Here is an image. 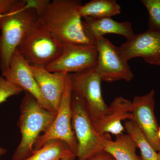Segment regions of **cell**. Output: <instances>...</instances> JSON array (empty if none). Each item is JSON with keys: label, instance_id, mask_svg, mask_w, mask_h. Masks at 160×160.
<instances>
[{"label": "cell", "instance_id": "obj_1", "mask_svg": "<svg viewBox=\"0 0 160 160\" xmlns=\"http://www.w3.org/2000/svg\"><path fill=\"white\" fill-rule=\"evenodd\" d=\"M78 0L50 1L38 19L53 36L63 44L95 45L86 34L80 14L82 5Z\"/></svg>", "mask_w": 160, "mask_h": 160}, {"label": "cell", "instance_id": "obj_2", "mask_svg": "<svg viewBox=\"0 0 160 160\" xmlns=\"http://www.w3.org/2000/svg\"><path fill=\"white\" fill-rule=\"evenodd\" d=\"M25 92L18 122L22 138L11 160H24L33 154L36 141L42 132L49 129L56 115L44 108L32 95Z\"/></svg>", "mask_w": 160, "mask_h": 160}, {"label": "cell", "instance_id": "obj_3", "mask_svg": "<svg viewBox=\"0 0 160 160\" xmlns=\"http://www.w3.org/2000/svg\"><path fill=\"white\" fill-rule=\"evenodd\" d=\"M38 19L36 12L25 1H17L9 11L0 16V69L9 68L12 55L32 23Z\"/></svg>", "mask_w": 160, "mask_h": 160}, {"label": "cell", "instance_id": "obj_4", "mask_svg": "<svg viewBox=\"0 0 160 160\" xmlns=\"http://www.w3.org/2000/svg\"><path fill=\"white\" fill-rule=\"evenodd\" d=\"M64 44L38 19L32 23L17 50L31 66L46 68L62 53Z\"/></svg>", "mask_w": 160, "mask_h": 160}, {"label": "cell", "instance_id": "obj_5", "mask_svg": "<svg viewBox=\"0 0 160 160\" xmlns=\"http://www.w3.org/2000/svg\"><path fill=\"white\" fill-rule=\"evenodd\" d=\"M72 124L77 143L76 156L77 160H86L103 151L105 135L95 129L82 98L72 92Z\"/></svg>", "mask_w": 160, "mask_h": 160}, {"label": "cell", "instance_id": "obj_6", "mask_svg": "<svg viewBox=\"0 0 160 160\" xmlns=\"http://www.w3.org/2000/svg\"><path fill=\"white\" fill-rule=\"evenodd\" d=\"M69 74L72 92L84 100L89 118L95 126L106 116L109 109L103 99L102 81L96 66Z\"/></svg>", "mask_w": 160, "mask_h": 160}, {"label": "cell", "instance_id": "obj_7", "mask_svg": "<svg viewBox=\"0 0 160 160\" xmlns=\"http://www.w3.org/2000/svg\"><path fill=\"white\" fill-rule=\"evenodd\" d=\"M72 92L69 74L55 118L49 129L41 135L36 141L33 146L34 152L41 149L49 141L58 140L66 143L76 155L77 143L72 124Z\"/></svg>", "mask_w": 160, "mask_h": 160}, {"label": "cell", "instance_id": "obj_8", "mask_svg": "<svg viewBox=\"0 0 160 160\" xmlns=\"http://www.w3.org/2000/svg\"><path fill=\"white\" fill-rule=\"evenodd\" d=\"M95 46L98 52L96 69L102 82L132 81L134 75L128 61L120 54L118 47L104 37L95 40Z\"/></svg>", "mask_w": 160, "mask_h": 160}, {"label": "cell", "instance_id": "obj_9", "mask_svg": "<svg viewBox=\"0 0 160 160\" xmlns=\"http://www.w3.org/2000/svg\"><path fill=\"white\" fill-rule=\"evenodd\" d=\"M98 57L95 45L65 43L62 54L46 68L51 72L76 73L95 67Z\"/></svg>", "mask_w": 160, "mask_h": 160}, {"label": "cell", "instance_id": "obj_10", "mask_svg": "<svg viewBox=\"0 0 160 160\" xmlns=\"http://www.w3.org/2000/svg\"><path fill=\"white\" fill-rule=\"evenodd\" d=\"M118 49L123 58L128 62L140 57L146 63L160 66V32L148 30L135 34L118 47Z\"/></svg>", "mask_w": 160, "mask_h": 160}, {"label": "cell", "instance_id": "obj_11", "mask_svg": "<svg viewBox=\"0 0 160 160\" xmlns=\"http://www.w3.org/2000/svg\"><path fill=\"white\" fill-rule=\"evenodd\" d=\"M155 91L135 96L132 102V121L136 123L152 148L160 151V141L158 137L159 126L155 114Z\"/></svg>", "mask_w": 160, "mask_h": 160}, {"label": "cell", "instance_id": "obj_12", "mask_svg": "<svg viewBox=\"0 0 160 160\" xmlns=\"http://www.w3.org/2000/svg\"><path fill=\"white\" fill-rule=\"evenodd\" d=\"M2 76L34 97L47 110L57 114L43 97L32 72L30 66L17 49L12 55L9 68Z\"/></svg>", "mask_w": 160, "mask_h": 160}, {"label": "cell", "instance_id": "obj_13", "mask_svg": "<svg viewBox=\"0 0 160 160\" xmlns=\"http://www.w3.org/2000/svg\"><path fill=\"white\" fill-rule=\"evenodd\" d=\"M30 69L43 97L57 113L69 73L51 72L45 67L30 66Z\"/></svg>", "mask_w": 160, "mask_h": 160}, {"label": "cell", "instance_id": "obj_14", "mask_svg": "<svg viewBox=\"0 0 160 160\" xmlns=\"http://www.w3.org/2000/svg\"><path fill=\"white\" fill-rule=\"evenodd\" d=\"M109 106L108 113L94 126L98 133L104 135L110 133L116 136L122 134L123 120H132V102L119 97L113 100Z\"/></svg>", "mask_w": 160, "mask_h": 160}, {"label": "cell", "instance_id": "obj_15", "mask_svg": "<svg viewBox=\"0 0 160 160\" xmlns=\"http://www.w3.org/2000/svg\"><path fill=\"white\" fill-rule=\"evenodd\" d=\"M82 24L86 34L94 43L95 40L105 35H119L129 39L135 34L130 22H118L111 18H82Z\"/></svg>", "mask_w": 160, "mask_h": 160}, {"label": "cell", "instance_id": "obj_16", "mask_svg": "<svg viewBox=\"0 0 160 160\" xmlns=\"http://www.w3.org/2000/svg\"><path fill=\"white\" fill-rule=\"evenodd\" d=\"M135 143L129 134L116 136L114 141L105 135L102 142L103 151L115 160H142L136 153Z\"/></svg>", "mask_w": 160, "mask_h": 160}, {"label": "cell", "instance_id": "obj_17", "mask_svg": "<svg viewBox=\"0 0 160 160\" xmlns=\"http://www.w3.org/2000/svg\"><path fill=\"white\" fill-rule=\"evenodd\" d=\"M79 12L82 18H111L121 13V7L115 0H92L82 5Z\"/></svg>", "mask_w": 160, "mask_h": 160}, {"label": "cell", "instance_id": "obj_18", "mask_svg": "<svg viewBox=\"0 0 160 160\" xmlns=\"http://www.w3.org/2000/svg\"><path fill=\"white\" fill-rule=\"evenodd\" d=\"M72 154L74 153L66 143L61 140H52L22 160H61Z\"/></svg>", "mask_w": 160, "mask_h": 160}, {"label": "cell", "instance_id": "obj_19", "mask_svg": "<svg viewBox=\"0 0 160 160\" xmlns=\"http://www.w3.org/2000/svg\"><path fill=\"white\" fill-rule=\"evenodd\" d=\"M125 129L139 149L142 160H160V151L158 152L152 148L136 123L128 120L125 123Z\"/></svg>", "mask_w": 160, "mask_h": 160}, {"label": "cell", "instance_id": "obj_20", "mask_svg": "<svg viewBox=\"0 0 160 160\" xmlns=\"http://www.w3.org/2000/svg\"><path fill=\"white\" fill-rule=\"evenodd\" d=\"M149 13V29L160 32V0H142Z\"/></svg>", "mask_w": 160, "mask_h": 160}, {"label": "cell", "instance_id": "obj_21", "mask_svg": "<svg viewBox=\"0 0 160 160\" xmlns=\"http://www.w3.org/2000/svg\"><path fill=\"white\" fill-rule=\"evenodd\" d=\"M22 88L16 86L3 77H0V104L6 102L12 96L19 94L22 92Z\"/></svg>", "mask_w": 160, "mask_h": 160}, {"label": "cell", "instance_id": "obj_22", "mask_svg": "<svg viewBox=\"0 0 160 160\" xmlns=\"http://www.w3.org/2000/svg\"><path fill=\"white\" fill-rule=\"evenodd\" d=\"M26 5L34 9L38 17L49 5V0H24Z\"/></svg>", "mask_w": 160, "mask_h": 160}, {"label": "cell", "instance_id": "obj_23", "mask_svg": "<svg viewBox=\"0 0 160 160\" xmlns=\"http://www.w3.org/2000/svg\"><path fill=\"white\" fill-rule=\"evenodd\" d=\"M17 0H0V16L9 11Z\"/></svg>", "mask_w": 160, "mask_h": 160}, {"label": "cell", "instance_id": "obj_24", "mask_svg": "<svg viewBox=\"0 0 160 160\" xmlns=\"http://www.w3.org/2000/svg\"><path fill=\"white\" fill-rule=\"evenodd\" d=\"M86 160H115L111 155L102 151Z\"/></svg>", "mask_w": 160, "mask_h": 160}, {"label": "cell", "instance_id": "obj_25", "mask_svg": "<svg viewBox=\"0 0 160 160\" xmlns=\"http://www.w3.org/2000/svg\"><path fill=\"white\" fill-rule=\"evenodd\" d=\"M76 156L74 154H72L66 157L61 160H76Z\"/></svg>", "mask_w": 160, "mask_h": 160}, {"label": "cell", "instance_id": "obj_26", "mask_svg": "<svg viewBox=\"0 0 160 160\" xmlns=\"http://www.w3.org/2000/svg\"><path fill=\"white\" fill-rule=\"evenodd\" d=\"M7 152V151L6 149L2 148V146H0V160H1V158L2 157V156L6 154Z\"/></svg>", "mask_w": 160, "mask_h": 160}, {"label": "cell", "instance_id": "obj_27", "mask_svg": "<svg viewBox=\"0 0 160 160\" xmlns=\"http://www.w3.org/2000/svg\"><path fill=\"white\" fill-rule=\"evenodd\" d=\"M158 137L160 141V127H159L158 130Z\"/></svg>", "mask_w": 160, "mask_h": 160}]
</instances>
